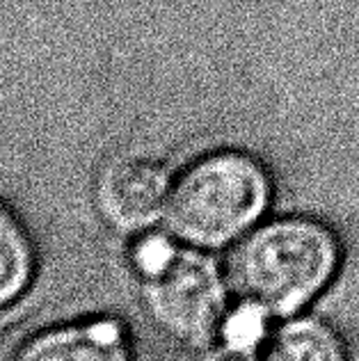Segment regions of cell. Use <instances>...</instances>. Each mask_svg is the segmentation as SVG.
<instances>
[{"label":"cell","instance_id":"obj_5","mask_svg":"<svg viewBox=\"0 0 359 361\" xmlns=\"http://www.w3.org/2000/svg\"><path fill=\"white\" fill-rule=\"evenodd\" d=\"M9 361H133L117 320H80L49 327L25 338Z\"/></svg>","mask_w":359,"mask_h":361},{"label":"cell","instance_id":"obj_2","mask_svg":"<svg viewBox=\"0 0 359 361\" xmlns=\"http://www.w3.org/2000/svg\"><path fill=\"white\" fill-rule=\"evenodd\" d=\"M270 180L250 156L213 154L197 160L172 183L167 222L176 238L217 250L243 235L266 211Z\"/></svg>","mask_w":359,"mask_h":361},{"label":"cell","instance_id":"obj_7","mask_svg":"<svg viewBox=\"0 0 359 361\" xmlns=\"http://www.w3.org/2000/svg\"><path fill=\"white\" fill-rule=\"evenodd\" d=\"M268 361H346L336 331L316 318H298L270 341Z\"/></svg>","mask_w":359,"mask_h":361},{"label":"cell","instance_id":"obj_1","mask_svg":"<svg viewBox=\"0 0 359 361\" xmlns=\"http://www.w3.org/2000/svg\"><path fill=\"white\" fill-rule=\"evenodd\" d=\"M339 265V247L327 226L286 217L250 233L233 252L231 281L248 307L288 316L323 290Z\"/></svg>","mask_w":359,"mask_h":361},{"label":"cell","instance_id":"obj_6","mask_svg":"<svg viewBox=\"0 0 359 361\" xmlns=\"http://www.w3.org/2000/svg\"><path fill=\"white\" fill-rule=\"evenodd\" d=\"M37 268L30 233L12 208L0 202V309L28 290Z\"/></svg>","mask_w":359,"mask_h":361},{"label":"cell","instance_id":"obj_8","mask_svg":"<svg viewBox=\"0 0 359 361\" xmlns=\"http://www.w3.org/2000/svg\"><path fill=\"white\" fill-rule=\"evenodd\" d=\"M202 361H257L250 353H248V348H224V350H217V353H211V355H206Z\"/></svg>","mask_w":359,"mask_h":361},{"label":"cell","instance_id":"obj_3","mask_svg":"<svg viewBox=\"0 0 359 361\" xmlns=\"http://www.w3.org/2000/svg\"><path fill=\"white\" fill-rule=\"evenodd\" d=\"M145 277V302L169 336L202 345L224 327L226 288L217 265L197 252L172 250Z\"/></svg>","mask_w":359,"mask_h":361},{"label":"cell","instance_id":"obj_4","mask_svg":"<svg viewBox=\"0 0 359 361\" xmlns=\"http://www.w3.org/2000/svg\"><path fill=\"white\" fill-rule=\"evenodd\" d=\"M172 183L165 169L147 158H119L99 174L94 197L106 222L135 233L167 213Z\"/></svg>","mask_w":359,"mask_h":361}]
</instances>
